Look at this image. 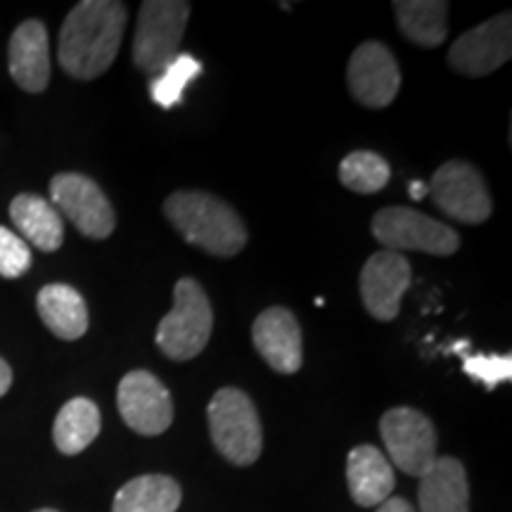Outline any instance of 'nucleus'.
Masks as SVG:
<instances>
[{
	"mask_svg": "<svg viewBox=\"0 0 512 512\" xmlns=\"http://www.w3.org/2000/svg\"><path fill=\"white\" fill-rule=\"evenodd\" d=\"M126 29V5L117 0H83L60 29L57 60L69 76L98 79L117 60Z\"/></svg>",
	"mask_w": 512,
	"mask_h": 512,
	"instance_id": "nucleus-1",
	"label": "nucleus"
},
{
	"mask_svg": "<svg viewBox=\"0 0 512 512\" xmlns=\"http://www.w3.org/2000/svg\"><path fill=\"white\" fill-rule=\"evenodd\" d=\"M164 214L190 245L211 256H235L247 245L238 211L209 192L178 190L164 202Z\"/></svg>",
	"mask_w": 512,
	"mask_h": 512,
	"instance_id": "nucleus-2",
	"label": "nucleus"
},
{
	"mask_svg": "<svg viewBox=\"0 0 512 512\" xmlns=\"http://www.w3.org/2000/svg\"><path fill=\"white\" fill-rule=\"evenodd\" d=\"M209 432L216 451L228 463L247 467L259 460L264 448V432L249 394L235 387H223L211 396L209 408Z\"/></svg>",
	"mask_w": 512,
	"mask_h": 512,
	"instance_id": "nucleus-3",
	"label": "nucleus"
},
{
	"mask_svg": "<svg viewBox=\"0 0 512 512\" xmlns=\"http://www.w3.org/2000/svg\"><path fill=\"white\" fill-rule=\"evenodd\" d=\"M214 330V309L207 292L192 278H181L174 287V309L157 328V347L171 361L200 356Z\"/></svg>",
	"mask_w": 512,
	"mask_h": 512,
	"instance_id": "nucleus-4",
	"label": "nucleus"
},
{
	"mask_svg": "<svg viewBox=\"0 0 512 512\" xmlns=\"http://www.w3.org/2000/svg\"><path fill=\"white\" fill-rule=\"evenodd\" d=\"M190 3L185 0H147L140 5L133 64L145 74H159L181 55Z\"/></svg>",
	"mask_w": 512,
	"mask_h": 512,
	"instance_id": "nucleus-5",
	"label": "nucleus"
},
{
	"mask_svg": "<svg viewBox=\"0 0 512 512\" xmlns=\"http://www.w3.org/2000/svg\"><path fill=\"white\" fill-rule=\"evenodd\" d=\"M373 235L389 252H427L451 256L458 252L460 235L446 223L408 207L380 209L373 219Z\"/></svg>",
	"mask_w": 512,
	"mask_h": 512,
	"instance_id": "nucleus-6",
	"label": "nucleus"
},
{
	"mask_svg": "<svg viewBox=\"0 0 512 512\" xmlns=\"http://www.w3.org/2000/svg\"><path fill=\"white\" fill-rule=\"evenodd\" d=\"M380 434L394 467L411 477L430 472L437 460V430L425 413L415 408H389L380 420Z\"/></svg>",
	"mask_w": 512,
	"mask_h": 512,
	"instance_id": "nucleus-7",
	"label": "nucleus"
},
{
	"mask_svg": "<svg viewBox=\"0 0 512 512\" xmlns=\"http://www.w3.org/2000/svg\"><path fill=\"white\" fill-rule=\"evenodd\" d=\"M50 204L62 211L86 238L105 240L117 226V214L110 200L88 176L57 174L50 181Z\"/></svg>",
	"mask_w": 512,
	"mask_h": 512,
	"instance_id": "nucleus-8",
	"label": "nucleus"
},
{
	"mask_svg": "<svg viewBox=\"0 0 512 512\" xmlns=\"http://www.w3.org/2000/svg\"><path fill=\"white\" fill-rule=\"evenodd\" d=\"M430 188L432 202L444 211L448 219L479 226L491 216V195L484 178L472 164L446 162L434 171Z\"/></svg>",
	"mask_w": 512,
	"mask_h": 512,
	"instance_id": "nucleus-9",
	"label": "nucleus"
},
{
	"mask_svg": "<svg viewBox=\"0 0 512 512\" xmlns=\"http://www.w3.org/2000/svg\"><path fill=\"white\" fill-rule=\"evenodd\" d=\"M119 415L143 437L164 434L174 422V399L150 370H131L117 389Z\"/></svg>",
	"mask_w": 512,
	"mask_h": 512,
	"instance_id": "nucleus-10",
	"label": "nucleus"
},
{
	"mask_svg": "<svg viewBox=\"0 0 512 512\" xmlns=\"http://www.w3.org/2000/svg\"><path fill=\"white\" fill-rule=\"evenodd\" d=\"M347 83L354 98L370 110H384L401 88V69L396 57L384 43L366 41L351 55Z\"/></svg>",
	"mask_w": 512,
	"mask_h": 512,
	"instance_id": "nucleus-11",
	"label": "nucleus"
},
{
	"mask_svg": "<svg viewBox=\"0 0 512 512\" xmlns=\"http://www.w3.org/2000/svg\"><path fill=\"white\" fill-rule=\"evenodd\" d=\"M512 55V15L501 12L470 29L448 50V64L463 76H486L503 67Z\"/></svg>",
	"mask_w": 512,
	"mask_h": 512,
	"instance_id": "nucleus-12",
	"label": "nucleus"
},
{
	"mask_svg": "<svg viewBox=\"0 0 512 512\" xmlns=\"http://www.w3.org/2000/svg\"><path fill=\"white\" fill-rule=\"evenodd\" d=\"M411 285V264L403 254L380 249L361 271V299L370 316L389 323L399 316L401 299Z\"/></svg>",
	"mask_w": 512,
	"mask_h": 512,
	"instance_id": "nucleus-13",
	"label": "nucleus"
},
{
	"mask_svg": "<svg viewBox=\"0 0 512 512\" xmlns=\"http://www.w3.org/2000/svg\"><path fill=\"white\" fill-rule=\"evenodd\" d=\"M252 342L261 358L280 375H294L302 368V328L285 306L261 311L252 325Z\"/></svg>",
	"mask_w": 512,
	"mask_h": 512,
	"instance_id": "nucleus-14",
	"label": "nucleus"
},
{
	"mask_svg": "<svg viewBox=\"0 0 512 512\" xmlns=\"http://www.w3.org/2000/svg\"><path fill=\"white\" fill-rule=\"evenodd\" d=\"M10 76L22 91L43 93L50 81V41L46 24L27 19L15 29L8 46Z\"/></svg>",
	"mask_w": 512,
	"mask_h": 512,
	"instance_id": "nucleus-15",
	"label": "nucleus"
},
{
	"mask_svg": "<svg viewBox=\"0 0 512 512\" xmlns=\"http://www.w3.org/2000/svg\"><path fill=\"white\" fill-rule=\"evenodd\" d=\"M347 484L356 505L377 508L392 498L396 486L394 467L377 446H356L347 456Z\"/></svg>",
	"mask_w": 512,
	"mask_h": 512,
	"instance_id": "nucleus-16",
	"label": "nucleus"
},
{
	"mask_svg": "<svg viewBox=\"0 0 512 512\" xmlns=\"http://www.w3.org/2000/svg\"><path fill=\"white\" fill-rule=\"evenodd\" d=\"M420 512H470V486L460 460L444 456L434 460L420 477Z\"/></svg>",
	"mask_w": 512,
	"mask_h": 512,
	"instance_id": "nucleus-17",
	"label": "nucleus"
},
{
	"mask_svg": "<svg viewBox=\"0 0 512 512\" xmlns=\"http://www.w3.org/2000/svg\"><path fill=\"white\" fill-rule=\"evenodd\" d=\"M38 316L55 337L74 342L88 330V306L72 285H46L36 297Z\"/></svg>",
	"mask_w": 512,
	"mask_h": 512,
	"instance_id": "nucleus-18",
	"label": "nucleus"
},
{
	"mask_svg": "<svg viewBox=\"0 0 512 512\" xmlns=\"http://www.w3.org/2000/svg\"><path fill=\"white\" fill-rule=\"evenodd\" d=\"M10 219L24 242L41 249V252H57L64 242V223L60 211L38 195L22 192L10 204Z\"/></svg>",
	"mask_w": 512,
	"mask_h": 512,
	"instance_id": "nucleus-19",
	"label": "nucleus"
},
{
	"mask_svg": "<svg viewBox=\"0 0 512 512\" xmlns=\"http://www.w3.org/2000/svg\"><path fill=\"white\" fill-rule=\"evenodd\" d=\"M181 501V484L174 477L140 475L117 491L112 512H176Z\"/></svg>",
	"mask_w": 512,
	"mask_h": 512,
	"instance_id": "nucleus-20",
	"label": "nucleus"
},
{
	"mask_svg": "<svg viewBox=\"0 0 512 512\" xmlns=\"http://www.w3.org/2000/svg\"><path fill=\"white\" fill-rule=\"evenodd\" d=\"M401 34L420 48H439L448 34L444 0H396L392 5Z\"/></svg>",
	"mask_w": 512,
	"mask_h": 512,
	"instance_id": "nucleus-21",
	"label": "nucleus"
},
{
	"mask_svg": "<svg viewBox=\"0 0 512 512\" xmlns=\"http://www.w3.org/2000/svg\"><path fill=\"white\" fill-rule=\"evenodd\" d=\"M100 427V408L91 399L76 396V399L67 401L57 413L53 425L57 451L64 456H76V453L86 451L100 434Z\"/></svg>",
	"mask_w": 512,
	"mask_h": 512,
	"instance_id": "nucleus-22",
	"label": "nucleus"
},
{
	"mask_svg": "<svg viewBox=\"0 0 512 512\" xmlns=\"http://www.w3.org/2000/svg\"><path fill=\"white\" fill-rule=\"evenodd\" d=\"M389 178H392V169L384 157L370 150H356L342 159L339 164V181L344 188L358 195H373L387 188Z\"/></svg>",
	"mask_w": 512,
	"mask_h": 512,
	"instance_id": "nucleus-23",
	"label": "nucleus"
},
{
	"mask_svg": "<svg viewBox=\"0 0 512 512\" xmlns=\"http://www.w3.org/2000/svg\"><path fill=\"white\" fill-rule=\"evenodd\" d=\"M202 74V62H197L195 57L188 53H181L176 57L169 67L162 69L155 79L150 83V95L152 100L157 102L164 110H171V107L178 105L183 100L185 88L192 79Z\"/></svg>",
	"mask_w": 512,
	"mask_h": 512,
	"instance_id": "nucleus-24",
	"label": "nucleus"
},
{
	"mask_svg": "<svg viewBox=\"0 0 512 512\" xmlns=\"http://www.w3.org/2000/svg\"><path fill=\"white\" fill-rule=\"evenodd\" d=\"M463 370L472 380L482 382L486 389H496L501 382H510L512 377V356H496V354H463Z\"/></svg>",
	"mask_w": 512,
	"mask_h": 512,
	"instance_id": "nucleus-25",
	"label": "nucleus"
},
{
	"mask_svg": "<svg viewBox=\"0 0 512 512\" xmlns=\"http://www.w3.org/2000/svg\"><path fill=\"white\" fill-rule=\"evenodd\" d=\"M31 268V249L27 242L12 233L10 228L0 226V275L3 278H19Z\"/></svg>",
	"mask_w": 512,
	"mask_h": 512,
	"instance_id": "nucleus-26",
	"label": "nucleus"
},
{
	"mask_svg": "<svg viewBox=\"0 0 512 512\" xmlns=\"http://www.w3.org/2000/svg\"><path fill=\"white\" fill-rule=\"evenodd\" d=\"M375 512H415L413 505L403 498H387L382 505H377Z\"/></svg>",
	"mask_w": 512,
	"mask_h": 512,
	"instance_id": "nucleus-27",
	"label": "nucleus"
},
{
	"mask_svg": "<svg viewBox=\"0 0 512 512\" xmlns=\"http://www.w3.org/2000/svg\"><path fill=\"white\" fill-rule=\"evenodd\" d=\"M10 387H12V368L3 361V358H0V396L8 394Z\"/></svg>",
	"mask_w": 512,
	"mask_h": 512,
	"instance_id": "nucleus-28",
	"label": "nucleus"
},
{
	"mask_svg": "<svg viewBox=\"0 0 512 512\" xmlns=\"http://www.w3.org/2000/svg\"><path fill=\"white\" fill-rule=\"evenodd\" d=\"M408 192H411L413 200H425L427 195H430V188H427L425 181H411L408 183Z\"/></svg>",
	"mask_w": 512,
	"mask_h": 512,
	"instance_id": "nucleus-29",
	"label": "nucleus"
},
{
	"mask_svg": "<svg viewBox=\"0 0 512 512\" xmlns=\"http://www.w3.org/2000/svg\"><path fill=\"white\" fill-rule=\"evenodd\" d=\"M34 512H57V510H53V508H41V510H34Z\"/></svg>",
	"mask_w": 512,
	"mask_h": 512,
	"instance_id": "nucleus-30",
	"label": "nucleus"
}]
</instances>
